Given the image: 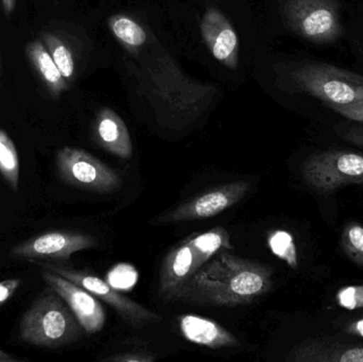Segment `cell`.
Segmentation results:
<instances>
[{
  "label": "cell",
  "instance_id": "f546056e",
  "mask_svg": "<svg viewBox=\"0 0 363 362\" xmlns=\"http://www.w3.org/2000/svg\"><path fill=\"white\" fill-rule=\"evenodd\" d=\"M17 0H0V6H1L2 12L6 17H10L14 13L16 9Z\"/></svg>",
  "mask_w": 363,
  "mask_h": 362
},
{
  "label": "cell",
  "instance_id": "4dcf8cb0",
  "mask_svg": "<svg viewBox=\"0 0 363 362\" xmlns=\"http://www.w3.org/2000/svg\"><path fill=\"white\" fill-rule=\"evenodd\" d=\"M21 361V359L12 356V355L9 354V353L0 350V362H16Z\"/></svg>",
  "mask_w": 363,
  "mask_h": 362
},
{
  "label": "cell",
  "instance_id": "1f68e13d",
  "mask_svg": "<svg viewBox=\"0 0 363 362\" xmlns=\"http://www.w3.org/2000/svg\"><path fill=\"white\" fill-rule=\"evenodd\" d=\"M0 68H1V63H0Z\"/></svg>",
  "mask_w": 363,
  "mask_h": 362
},
{
  "label": "cell",
  "instance_id": "30bf717a",
  "mask_svg": "<svg viewBox=\"0 0 363 362\" xmlns=\"http://www.w3.org/2000/svg\"><path fill=\"white\" fill-rule=\"evenodd\" d=\"M97 244V239L89 234L51 231L15 244L11 249V255L27 261H66L74 253L95 248Z\"/></svg>",
  "mask_w": 363,
  "mask_h": 362
},
{
  "label": "cell",
  "instance_id": "7c38bea8",
  "mask_svg": "<svg viewBox=\"0 0 363 362\" xmlns=\"http://www.w3.org/2000/svg\"><path fill=\"white\" fill-rule=\"evenodd\" d=\"M200 29L213 57L226 67L235 69L238 65V38L223 13L208 9L203 15Z\"/></svg>",
  "mask_w": 363,
  "mask_h": 362
},
{
  "label": "cell",
  "instance_id": "f1b7e54d",
  "mask_svg": "<svg viewBox=\"0 0 363 362\" xmlns=\"http://www.w3.org/2000/svg\"><path fill=\"white\" fill-rule=\"evenodd\" d=\"M345 137L347 140H351L352 142L363 146V129H360V128H351L345 133Z\"/></svg>",
  "mask_w": 363,
  "mask_h": 362
},
{
  "label": "cell",
  "instance_id": "8992f818",
  "mask_svg": "<svg viewBox=\"0 0 363 362\" xmlns=\"http://www.w3.org/2000/svg\"><path fill=\"white\" fill-rule=\"evenodd\" d=\"M29 261L40 267V269L55 272L65 278L66 280H69L70 282L86 289L100 301H104V303L110 305L121 316V318L133 329H142L163 320L161 315L147 310L138 302L121 295L114 287L111 286L99 276H94L84 270L76 269L60 261L52 263V261H35V259Z\"/></svg>",
  "mask_w": 363,
  "mask_h": 362
},
{
  "label": "cell",
  "instance_id": "e0dca14e",
  "mask_svg": "<svg viewBox=\"0 0 363 362\" xmlns=\"http://www.w3.org/2000/svg\"><path fill=\"white\" fill-rule=\"evenodd\" d=\"M25 53L45 91L53 99H59L69 89V84L62 76L57 64L42 40L40 38L29 40L26 44Z\"/></svg>",
  "mask_w": 363,
  "mask_h": 362
},
{
  "label": "cell",
  "instance_id": "5bb4252c",
  "mask_svg": "<svg viewBox=\"0 0 363 362\" xmlns=\"http://www.w3.org/2000/svg\"><path fill=\"white\" fill-rule=\"evenodd\" d=\"M177 321L183 337L192 344L213 350L239 346L236 336L211 319L183 315Z\"/></svg>",
  "mask_w": 363,
  "mask_h": 362
},
{
  "label": "cell",
  "instance_id": "8fae6325",
  "mask_svg": "<svg viewBox=\"0 0 363 362\" xmlns=\"http://www.w3.org/2000/svg\"><path fill=\"white\" fill-rule=\"evenodd\" d=\"M42 278L47 286L55 291L74 312L86 334L99 333L106 324V315L100 300L79 285L63 276L42 269Z\"/></svg>",
  "mask_w": 363,
  "mask_h": 362
},
{
  "label": "cell",
  "instance_id": "83f0119b",
  "mask_svg": "<svg viewBox=\"0 0 363 362\" xmlns=\"http://www.w3.org/2000/svg\"><path fill=\"white\" fill-rule=\"evenodd\" d=\"M345 333L355 337L363 338V318L357 319L345 327Z\"/></svg>",
  "mask_w": 363,
  "mask_h": 362
},
{
  "label": "cell",
  "instance_id": "ba28073f",
  "mask_svg": "<svg viewBox=\"0 0 363 362\" xmlns=\"http://www.w3.org/2000/svg\"><path fill=\"white\" fill-rule=\"evenodd\" d=\"M55 166L60 178L69 186L97 193H113L121 187L118 174L83 149H60Z\"/></svg>",
  "mask_w": 363,
  "mask_h": 362
},
{
  "label": "cell",
  "instance_id": "7a4b0ae2",
  "mask_svg": "<svg viewBox=\"0 0 363 362\" xmlns=\"http://www.w3.org/2000/svg\"><path fill=\"white\" fill-rule=\"evenodd\" d=\"M281 86L290 94H303L330 104L363 100V76L324 62L305 60L279 69Z\"/></svg>",
  "mask_w": 363,
  "mask_h": 362
},
{
  "label": "cell",
  "instance_id": "44dd1931",
  "mask_svg": "<svg viewBox=\"0 0 363 362\" xmlns=\"http://www.w3.org/2000/svg\"><path fill=\"white\" fill-rule=\"evenodd\" d=\"M0 174L13 191H18V153L12 138L2 128H0Z\"/></svg>",
  "mask_w": 363,
  "mask_h": 362
},
{
  "label": "cell",
  "instance_id": "484cf974",
  "mask_svg": "<svg viewBox=\"0 0 363 362\" xmlns=\"http://www.w3.org/2000/svg\"><path fill=\"white\" fill-rule=\"evenodd\" d=\"M155 361V357L152 356L150 353L146 352L125 353V354L115 355V356L106 359V361L114 362H151Z\"/></svg>",
  "mask_w": 363,
  "mask_h": 362
},
{
  "label": "cell",
  "instance_id": "d6986e66",
  "mask_svg": "<svg viewBox=\"0 0 363 362\" xmlns=\"http://www.w3.org/2000/svg\"><path fill=\"white\" fill-rule=\"evenodd\" d=\"M189 240L196 259V271L221 251L234 249L230 233L223 227H216L204 233L189 236Z\"/></svg>",
  "mask_w": 363,
  "mask_h": 362
},
{
  "label": "cell",
  "instance_id": "ac0fdd59",
  "mask_svg": "<svg viewBox=\"0 0 363 362\" xmlns=\"http://www.w3.org/2000/svg\"><path fill=\"white\" fill-rule=\"evenodd\" d=\"M38 38L42 40L43 44L50 53L62 76L70 85V83L74 80L77 70L76 55L72 45L61 32L52 31V30H43L40 32Z\"/></svg>",
  "mask_w": 363,
  "mask_h": 362
},
{
  "label": "cell",
  "instance_id": "52a82bcc",
  "mask_svg": "<svg viewBox=\"0 0 363 362\" xmlns=\"http://www.w3.org/2000/svg\"><path fill=\"white\" fill-rule=\"evenodd\" d=\"M305 182L320 193L347 185H363V155L330 150L311 155L302 166Z\"/></svg>",
  "mask_w": 363,
  "mask_h": 362
},
{
  "label": "cell",
  "instance_id": "4fadbf2b",
  "mask_svg": "<svg viewBox=\"0 0 363 362\" xmlns=\"http://www.w3.org/2000/svg\"><path fill=\"white\" fill-rule=\"evenodd\" d=\"M196 272V259L189 237L174 247L164 259L160 276V293L172 301L179 289Z\"/></svg>",
  "mask_w": 363,
  "mask_h": 362
},
{
  "label": "cell",
  "instance_id": "9c48e42d",
  "mask_svg": "<svg viewBox=\"0 0 363 362\" xmlns=\"http://www.w3.org/2000/svg\"><path fill=\"white\" fill-rule=\"evenodd\" d=\"M251 184L245 181L225 183L213 187L168 212L155 217L157 225H172L185 221L204 220L236 205L249 193Z\"/></svg>",
  "mask_w": 363,
  "mask_h": 362
},
{
  "label": "cell",
  "instance_id": "6da1fadb",
  "mask_svg": "<svg viewBox=\"0 0 363 362\" xmlns=\"http://www.w3.org/2000/svg\"><path fill=\"white\" fill-rule=\"evenodd\" d=\"M272 286V268L223 250L196 270L172 301L235 307L253 303L267 295Z\"/></svg>",
  "mask_w": 363,
  "mask_h": 362
},
{
  "label": "cell",
  "instance_id": "2e32d148",
  "mask_svg": "<svg viewBox=\"0 0 363 362\" xmlns=\"http://www.w3.org/2000/svg\"><path fill=\"white\" fill-rule=\"evenodd\" d=\"M292 362H363V344L315 339L303 342L288 354Z\"/></svg>",
  "mask_w": 363,
  "mask_h": 362
},
{
  "label": "cell",
  "instance_id": "3957f363",
  "mask_svg": "<svg viewBox=\"0 0 363 362\" xmlns=\"http://www.w3.org/2000/svg\"><path fill=\"white\" fill-rule=\"evenodd\" d=\"M143 84L152 102L176 116L198 115L213 98L215 87L201 84L186 77L167 53L157 65L148 66V78Z\"/></svg>",
  "mask_w": 363,
  "mask_h": 362
},
{
  "label": "cell",
  "instance_id": "603a6c76",
  "mask_svg": "<svg viewBox=\"0 0 363 362\" xmlns=\"http://www.w3.org/2000/svg\"><path fill=\"white\" fill-rule=\"evenodd\" d=\"M341 247L345 255L363 268V227L359 223H347L341 235Z\"/></svg>",
  "mask_w": 363,
  "mask_h": 362
},
{
  "label": "cell",
  "instance_id": "277c9868",
  "mask_svg": "<svg viewBox=\"0 0 363 362\" xmlns=\"http://www.w3.org/2000/svg\"><path fill=\"white\" fill-rule=\"evenodd\" d=\"M82 331L65 301L48 287L23 314L19 339L40 348H59L78 340Z\"/></svg>",
  "mask_w": 363,
  "mask_h": 362
},
{
  "label": "cell",
  "instance_id": "5b68a950",
  "mask_svg": "<svg viewBox=\"0 0 363 362\" xmlns=\"http://www.w3.org/2000/svg\"><path fill=\"white\" fill-rule=\"evenodd\" d=\"M281 14L294 33L313 44H330L343 33L337 0H285Z\"/></svg>",
  "mask_w": 363,
  "mask_h": 362
},
{
  "label": "cell",
  "instance_id": "d4e9b609",
  "mask_svg": "<svg viewBox=\"0 0 363 362\" xmlns=\"http://www.w3.org/2000/svg\"><path fill=\"white\" fill-rule=\"evenodd\" d=\"M330 108L337 114L349 120L363 123V100L350 104H330Z\"/></svg>",
  "mask_w": 363,
  "mask_h": 362
},
{
  "label": "cell",
  "instance_id": "4316f807",
  "mask_svg": "<svg viewBox=\"0 0 363 362\" xmlns=\"http://www.w3.org/2000/svg\"><path fill=\"white\" fill-rule=\"evenodd\" d=\"M21 284V281L19 278H9L0 282V306L4 305L15 295Z\"/></svg>",
  "mask_w": 363,
  "mask_h": 362
},
{
  "label": "cell",
  "instance_id": "cb8c5ba5",
  "mask_svg": "<svg viewBox=\"0 0 363 362\" xmlns=\"http://www.w3.org/2000/svg\"><path fill=\"white\" fill-rule=\"evenodd\" d=\"M337 305L347 310H357L363 308V285L347 286L339 289L336 293Z\"/></svg>",
  "mask_w": 363,
  "mask_h": 362
},
{
  "label": "cell",
  "instance_id": "ffe728a7",
  "mask_svg": "<svg viewBox=\"0 0 363 362\" xmlns=\"http://www.w3.org/2000/svg\"><path fill=\"white\" fill-rule=\"evenodd\" d=\"M108 27L115 38L129 50H138L146 44L148 34L134 19L125 15H114L108 19Z\"/></svg>",
  "mask_w": 363,
  "mask_h": 362
},
{
  "label": "cell",
  "instance_id": "7402d4cb",
  "mask_svg": "<svg viewBox=\"0 0 363 362\" xmlns=\"http://www.w3.org/2000/svg\"><path fill=\"white\" fill-rule=\"evenodd\" d=\"M268 246L275 256L285 261L292 269L298 268V250L289 232L283 230L271 232L268 236Z\"/></svg>",
  "mask_w": 363,
  "mask_h": 362
},
{
  "label": "cell",
  "instance_id": "9a60e30c",
  "mask_svg": "<svg viewBox=\"0 0 363 362\" xmlns=\"http://www.w3.org/2000/svg\"><path fill=\"white\" fill-rule=\"evenodd\" d=\"M98 144L111 154L127 159L132 157L133 145L125 121L114 111L104 108L98 112L93 125Z\"/></svg>",
  "mask_w": 363,
  "mask_h": 362
}]
</instances>
